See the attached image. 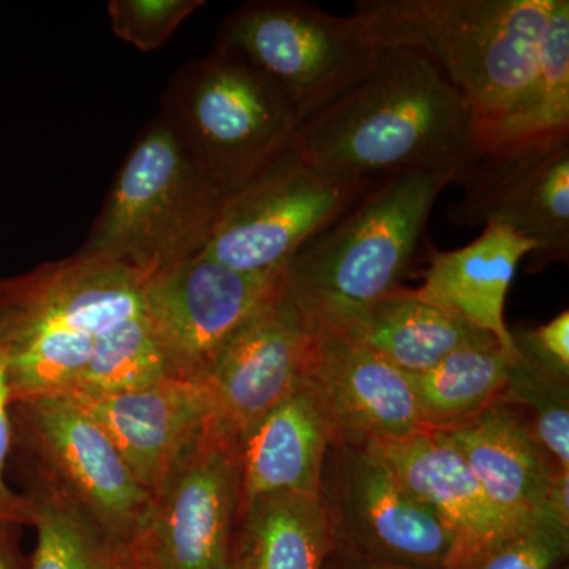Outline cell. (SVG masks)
<instances>
[{
  "mask_svg": "<svg viewBox=\"0 0 569 569\" xmlns=\"http://www.w3.org/2000/svg\"><path fill=\"white\" fill-rule=\"evenodd\" d=\"M204 6V0H111L108 14L119 39L137 50L153 51Z\"/></svg>",
  "mask_w": 569,
  "mask_h": 569,
  "instance_id": "29",
  "label": "cell"
},
{
  "mask_svg": "<svg viewBox=\"0 0 569 569\" xmlns=\"http://www.w3.org/2000/svg\"><path fill=\"white\" fill-rule=\"evenodd\" d=\"M241 519L239 438L211 421L153 488L133 569H233Z\"/></svg>",
  "mask_w": 569,
  "mask_h": 569,
  "instance_id": "9",
  "label": "cell"
},
{
  "mask_svg": "<svg viewBox=\"0 0 569 569\" xmlns=\"http://www.w3.org/2000/svg\"><path fill=\"white\" fill-rule=\"evenodd\" d=\"M239 545L252 569H323L335 545L323 493H272L242 509Z\"/></svg>",
  "mask_w": 569,
  "mask_h": 569,
  "instance_id": "22",
  "label": "cell"
},
{
  "mask_svg": "<svg viewBox=\"0 0 569 569\" xmlns=\"http://www.w3.org/2000/svg\"><path fill=\"white\" fill-rule=\"evenodd\" d=\"M310 353L312 321L282 276L200 380L211 399L213 421L241 440L306 380Z\"/></svg>",
  "mask_w": 569,
  "mask_h": 569,
  "instance_id": "13",
  "label": "cell"
},
{
  "mask_svg": "<svg viewBox=\"0 0 569 569\" xmlns=\"http://www.w3.org/2000/svg\"><path fill=\"white\" fill-rule=\"evenodd\" d=\"M18 527L0 523V569H22L24 561L18 548Z\"/></svg>",
  "mask_w": 569,
  "mask_h": 569,
  "instance_id": "33",
  "label": "cell"
},
{
  "mask_svg": "<svg viewBox=\"0 0 569 569\" xmlns=\"http://www.w3.org/2000/svg\"><path fill=\"white\" fill-rule=\"evenodd\" d=\"M561 134H569V2L553 0L529 89L477 144L486 151Z\"/></svg>",
  "mask_w": 569,
  "mask_h": 569,
  "instance_id": "23",
  "label": "cell"
},
{
  "mask_svg": "<svg viewBox=\"0 0 569 569\" xmlns=\"http://www.w3.org/2000/svg\"><path fill=\"white\" fill-rule=\"evenodd\" d=\"M96 419L149 492L181 449L213 421L201 381L168 377L149 387L103 397H70Z\"/></svg>",
  "mask_w": 569,
  "mask_h": 569,
  "instance_id": "16",
  "label": "cell"
},
{
  "mask_svg": "<svg viewBox=\"0 0 569 569\" xmlns=\"http://www.w3.org/2000/svg\"><path fill=\"white\" fill-rule=\"evenodd\" d=\"M13 445L11 426V395L9 383V359L0 343V523L7 526H32L33 505L31 498L11 489L7 482V463Z\"/></svg>",
  "mask_w": 569,
  "mask_h": 569,
  "instance_id": "30",
  "label": "cell"
},
{
  "mask_svg": "<svg viewBox=\"0 0 569 569\" xmlns=\"http://www.w3.org/2000/svg\"><path fill=\"white\" fill-rule=\"evenodd\" d=\"M337 447L342 451L339 512L367 557L419 569L455 568L456 539L443 519L419 501L372 449Z\"/></svg>",
  "mask_w": 569,
  "mask_h": 569,
  "instance_id": "14",
  "label": "cell"
},
{
  "mask_svg": "<svg viewBox=\"0 0 569 569\" xmlns=\"http://www.w3.org/2000/svg\"><path fill=\"white\" fill-rule=\"evenodd\" d=\"M282 272L244 274L200 252L144 280L146 313L170 376L200 381Z\"/></svg>",
  "mask_w": 569,
  "mask_h": 569,
  "instance_id": "12",
  "label": "cell"
},
{
  "mask_svg": "<svg viewBox=\"0 0 569 569\" xmlns=\"http://www.w3.org/2000/svg\"><path fill=\"white\" fill-rule=\"evenodd\" d=\"M142 284L130 269L80 254L0 279V343L9 359L11 406L70 396L97 340L144 306Z\"/></svg>",
  "mask_w": 569,
  "mask_h": 569,
  "instance_id": "4",
  "label": "cell"
},
{
  "mask_svg": "<svg viewBox=\"0 0 569 569\" xmlns=\"http://www.w3.org/2000/svg\"><path fill=\"white\" fill-rule=\"evenodd\" d=\"M519 353L529 356L539 365L569 373V313L568 310L539 328L512 332Z\"/></svg>",
  "mask_w": 569,
  "mask_h": 569,
  "instance_id": "31",
  "label": "cell"
},
{
  "mask_svg": "<svg viewBox=\"0 0 569 569\" xmlns=\"http://www.w3.org/2000/svg\"><path fill=\"white\" fill-rule=\"evenodd\" d=\"M568 546L569 527L539 512L512 523L459 569H553L567 557Z\"/></svg>",
  "mask_w": 569,
  "mask_h": 569,
  "instance_id": "28",
  "label": "cell"
},
{
  "mask_svg": "<svg viewBox=\"0 0 569 569\" xmlns=\"http://www.w3.org/2000/svg\"><path fill=\"white\" fill-rule=\"evenodd\" d=\"M339 332L410 373L432 369L460 348L498 346L493 337L419 301L403 287Z\"/></svg>",
  "mask_w": 569,
  "mask_h": 569,
  "instance_id": "21",
  "label": "cell"
},
{
  "mask_svg": "<svg viewBox=\"0 0 569 569\" xmlns=\"http://www.w3.org/2000/svg\"><path fill=\"white\" fill-rule=\"evenodd\" d=\"M553 0H359L353 17L380 48L419 52L475 118V137L522 99ZM478 146V144H477Z\"/></svg>",
  "mask_w": 569,
  "mask_h": 569,
  "instance_id": "2",
  "label": "cell"
},
{
  "mask_svg": "<svg viewBox=\"0 0 569 569\" xmlns=\"http://www.w3.org/2000/svg\"><path fill=\"white\" fill-rule=\"evenodd\" d=\"M223 200L159 118L134 142L77 254L151 279L203 252Z\"/></svg>",
  "mask_w": 569,
  "mask_h": 569,
  "instance_id": "5",
  "label": "cell"
},
{
  "mask_svg": "<svg viewBox=\"0 0 569 569\" xmlns=\"http://www.w3.org/2000/svg\"><path fill=\"white\" fill-rule=\"evenodd\" d=\"M309 376L331 415L336 445L367 447L427 430L407 372L350 336L312 323Z\"/></svg>",
  "mask_w": 569,
  "mask_h": 569,
  "instance_id": "15",
  "label": "cell"
},
{
  "mask_svg": "<svg viewBox=\"0 0 569 569\" xmlns=\"http://www.w3.org/2000/svg\"><path fill=\"white\" fill-rule=\"evenodd\" d=\"M170 376L146 307L111 326L99 340L73 392L103 397L149 387Z\"/></svg>",
  "mask_w": 569,
  "mask_h": 569,
  "instance_id": "26",
  "label": "cell"
},
{
  "mask_svg": "<svg viewBox=\"0 0 569 569\" xmlns=\"http://www.w3.org/2000/svg\"><path fill=\"white\" fill-rule=\"evenodd\" d=\"M291 149L340 181L373 186L403 171H459L478 152L466 100L429 59L380 48L353 88L299 126Z\"/></svg>",
  "mask_w": 569,
  "mask_h": 569,
  "instance_id": "1",
  "label": "cell"
},
{
  "mask_svg": "<svg viewBox=\"0 0 569 569\" xmlns=\"http://www.w3.org/2000/svg\"><path fill=\"white\" fill-rule=\"evenodd\" d=\"M216 51L263 74L302 123L366 77L380 47L353 14L268 0L233 11Z\"/></svg>",
  "mask_w": 569,
  "mask_h": 569,
  "instance_id": "7",
  "label": "cell"
},
{
  "mask_svg": "<svg viewBox=\"0 0 569 569\" xmlns=\"http://www.w3.org/2000/svg\"><path fill=\"white\" fill-rule=\"evenodd\" d=\"M369 187L321 173L290 149L224 198L203 253L244 274H279Z\"/></svg>",
  "mask_w": 569,
  "mask_h": 569,
  "instance_id": "10",
  "label": "cell"
},
{
  "mask_svg": "<svg viewBox=\"0 0 569 569\" xmlns=\"http://www.w3.org/2000/svg\"><path fill=\"white\" fill-rule=\"evenodd\" d=\"M22 493L31 498L37 531L36 549L22 569H133L129 553L61 493L39 482H28Z\"/></svg>",
  "mask_w": 569,
  "mask_h": 569,
  "instance_id": "25",
  "label": "cell"
},
{
  "mask_svg": "<svg viewBox=\"0 0 569 569\" xmlns=\"http://www.w3.org/2000/svg\"><path fill=\"white\" fill-rule=\"evenodd\" d=\"M533 252L529 239L501 224H488L466 247L432 250L421 287L410 291L419 301L493 337L505 353L518 358L515 337L505 321V301L520 261Z\"/></svg>",
  "mask_w": 569,
  "mask_h": 569,
  "instance_id": "18",
  "label": "cell"
},
{
  "mask_svg": "<svg viewBox=\"0 0 569 569\" xmlns=\"http://www.w3.org/2000/svg\"><path fill=\"white\" fill-rule=\"evenodd\" d=\"M358 569H419L413 567H408V565L396 563V561L380 560V559H370V557H366L365 560L359 563Z\"/></svg>",
  "mask_w": 569,
  "mask_h": 569,
  "instance_id": "34",
  "label": "cell"
},
{
  "mask_svg": "<svg viewBox=\"0 0 569 569\" xmlns=\"http://www.w3.org/2000/svg\"><path fill=\"white\" fill-rule=\"evenodd\" d=\"M456 176H388L291 258L283 283L312 323L346 331L400 288L433 204Z\"/></svg>",
  "mask_w": 569,
  "mask_h": 569,
  "instance_id": "3",
  "label": "cell"
},
{
  "mask_svg": "<svg viewBox=\"0 0 569 569\" xmlns=\"http://www.w3.org/2000/svg\"><path fill=\"white\" fill-rule=\"evenodd\" d=\"M13 445L28 482H39L80 509L112 545L130 556L151 492L138 481L96 419L67 396L11 406Z\"/></svg>",
  "mask_w": 569,
  "mask_h": 569,
  "instance_id": "8",
  "label": "cell"
},
{
  "mask_svg": "<svg viewBox=\"0 0 569 569\" xmlns=\"http://www.w3.org/2000/svg\"><path fill=\"white\" fill-rule=\"evenodd\" d=\"M337 443L316 381L306 380L239 440L242 509L272 493H323L326 452Z\"/></svg>",
  "mask_w": 569,
  "mask_h": 569,
  "instance_id": "17",
  "label": "cell"
},
{
  "mask_svg": "<svg viewBox=\"0 0 569 569\" xmlns=\"http://www.w3.org/2000/svg\"><path fill=\"white\" fill-rule=\"evenodd\" d=\"M162 118L223 198L290 151L301 126L263 74L217 51L178 71Z\"/></svg>",
  "mask_w": 569,
  "mask_h": 569,
  "instance_id": "6",
  "label": "cell"
},
{
  "mask_svg": "<svg viewBox=\"0 0 569 569\" xmlns=\"http://www.w3.org/2000/svg\"><path fill=\"white\" fill-rule=\"evenodd\" d=\"M500 402L519 411L553 466L569 470L568 376L519 353Z\"/></svg>",
  "mask_w": 569,
  "mask_h": 569,
  "instance_id": "27",
  "label": "cell"
},
{
  "mask_svg": "<svg viewBox=\"0 0 569 569\" xmlns=\"http://www.w3.org/2000/svg\"><path fill=\"white\" fill-rule=\"evenodd\" d=\"M419 501L436 511L456 539L459 569L503 535L509 522L493 508L455 445L436 430L367 445Z\"/></svg>",
  "mask_w": 569,
  "mask_h": 569,
  "instance_id": "19",
  "label": "cell"
},
{
  "mask_svg": "<svg viewBox=\"0 0 569 569\" xmlns=\"http://www.w3.org/2000/svg\"><path fill=\"white\" fill-rule=\"evenodd\" d=\"M462 193L448 219L501 224L535 244L531 268L569 257V134L478 151L456 176Z\"/></svg>",
  "mask_w": 569,
  "mask_h": 569,
  "instance_id": "11",
  "label": "cell"
},
{
  "mask_svg": "<svg viewBox=\"0 0 569 569\" xmlns=\"http://www.w3.org/2000/svg\"><path fill=\"white\" fill-rule=\"evenodd\" d=\"M233 569H252L249 557H247L246 550L241 548V545H238V557H236Z\"/></svg>",
  "mask_w": 569,
  "mask_h": 569,
  "instance_id": "35",
  "label": "cell"
},
{
  "mask_svg": "<svg viewBox=\"0 0 569 569\" xmlns=\"http://www.w3.org/2000/svg\"><path fill=\"white\" fill-rule=\"evenodd\" d=\"M436 432L455 445L482 492L509 522L546 511L550 482L560 468L516 408L498 402Z\"/></svg>",
  "mask_w": 569,
  "mask_h": 569,
  "instance_id": "20",
  "label": "cell"
},
{
  "mask_svg": "<svg viewBox=\"0 0 569 569\" xmlns=\"http://www.w3.org/2000/svg\"><path fill=\"white\" fill-rule=\"evenodd\" d=\"M546 512L569 527V470H557L550 482Z\"/></svg>",
  "mask_w": 569,
  "mask_h": 569,
  "instance_id": "32",
  "label": "cell"
},
{
  "mask_svg": "<svg viewBox=\"0 0 569 569\" xmlns=\"http://www.w3.org/2000/svg\"><path fill=\"white\" fill-rule=\"evenodd\" d=\"M515 359L498 346L466 347L432 369L407 372L426 429L458 425L500 402Z\"/></svg>",
  "mask_w": 569,
  "mask_h": 569,
  "instance_id": "24",
  "label": "cell"
}]
</instances>
